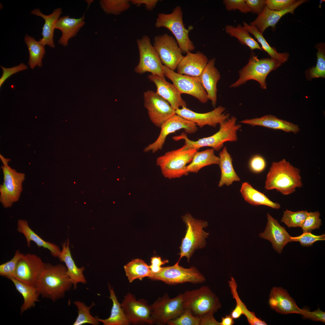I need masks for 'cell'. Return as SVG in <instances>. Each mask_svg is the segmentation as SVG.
Wrapping results in <instances>:
<instances>
[{
	"mask_svg": "<svg viewBox=\"0 0 325 325\" xmlns=\"http://www.w3.org/2000/svg\"><path fill=\"white\" fill-rule=\"evenodd\" d=\"M67 270V267L63 265L45 263L36 286L40 295L53 302L63 298L73 286Z\"/></svg>",
	"mask_w": 325,
	"mask_h": 325,
	"instance_id": "1",
	"label": "cell"
},
{
	"mask_svg": "<svg viewBox=\"0 0 325 325\" xmlns=\"http://www.w3.org/2000/svg\"><path fill=\"white\" fill-rule=\"evenodd\" d=\"M303 186L300 170L285 159L272 162L265 183L267 190H276L285 195Z\"/></svg>",
	"mask_w": 325,
	"mask_h": 325,
	"instance_id": "2",
	"label": "cell"
},
{
	"mask_svg": "<svg viewBox=\"0 0 325 325\" xmlns=\"http://www.w3.org/2000/svg\"><path fill=\"white\" fill-rule=\"evenodd\" d=\"M237 118L234 116L220 125L218 132L209 137L193 141L189 139L186 132L173 136L172 139L178 141L184 140V144L181 148L183 150H196L206 147H212L214 150L219 151L223 146L224 143L228 141L235 142L238 139L237 132L241 127L240 124H237Z\"/></svg>",
	"mask_w": 325,
	"mask_h": 325,
	"instance_id": "3",
	"label": "cell"
},
{
	"mask_svg": "<svg viewBox=\"0 0 325 325\" xmlns=\"http://www.w3.org/2000/svg\"><path fill=\"white\" fill-rule=\"evenodd\" d=\"M182 294L184 310L196 317L213 315L221 306L218 298L207 286L186 290Z\"/></svg>",
	"mask_w": 325,
	"mask_h": 325,
	"instance_id": "4",
	"label": "cell"
},
{
	"mask_svg": "<svg viewBox=\"0 0 325 325\" xmlns=\"http://www.w3.org/2000/svg\"><path fill=\"white\" fill-rule=\"evenodd\" d=\"M282 64L278 61L269 58L259 59L253 54L250 57L248 63L239 71V78L229 86L236 88L246 83L248 81L254 80L258 82L260 87L267 88L266 79L269 73L275 70Z\"/></svg>",
	"mask_w": 325,
	"mask_h": 325,
	"instance_id": "5",
	"label": "cell"
},
{
	"mask_svg": "<svg viewBox=\"0 0 325 325\" xmlns=\"http://www.w3.org/2000/svg\"><path fill=\"white\" fill-rule=\"evenodd\" d=\"M155 26L157 28L164 27L169 29L175 37L183 53L191 52L195 49V46L189 36V31L192 27L190 26L188 29L185 27L180 6H176L170 13H159Z\"/></svg>",
	"mask_w": 325,
	"mask_h": 325,
	"instance_id": "6",
	"label": "cell"
},
{
	"mask_svg": "<svg viewBox=\"0 0 325 325\" xmlns=\"http://www.w3.org/2000/svg\"><path fill=\"white\" fill-rule=\"evenodd\" d=\"M182 218L187 229L180 247V257L177 262L178 263L184 257H186L189 262L195 250L205 246L206 239L209 235L203 230L208 226L206 221L195 219L188 213L183 216Z\"/></svg>",
	"mask_w": 325,
	"mask_h": 325,
	"instance_id": "7",
	"label": "cell"
},
{
	"mask_svg": "<svg viewBox=\"0 0 325 325\" xmlns=\"http://www.w3.org/2000/svg\"><path fill=\"white\" fill-rule=\"evenodd\" d=\"M0 158L3 164L1 168L4 179L3 184L0 185V202L5 208H9L19 200L25 175L8 166L9 159L5 158L1 154Z\"/></svg>",
	"mask_w": 325,
	"mask_h": 325,
	"instance_id": "8",
	"label": "cell"
},
{
	"mask_svg": "<svg viewBox=\"0 0 325 325\" xmlns=\"http://www.w3.org/2000/svg\"><path fill=\"white\" fill-rule=\"evenodd\" d=\"M197 151L183 150L180 148L168 151L157 158L156 164L160 167L162 175L169 179L187 175V164L191 162Z\"/></svg>",
	"mask_w": 325,
	"mask_h": 325,
	"instance_id": "9",
	"label": "cell"
},
{
	"mask_svg": "<svg viewBox=\"0 0 325 325\" xmlns=\"http://www.w3.org/2000/svg\"><path fill=\"white\" fill-rule=\"evenodd\" d=\"M148 278L171 285L185 283L199 284L206 280L204 276L195 267L184 268L179 266L177 262L173 266L162 267L158 273H151Z\"/></svg>",
	"mask_w": 325,
	"mask_h": 325,
	"instance_id": "10",
	"label": "cell"
},
{
	"mask_svg": "<svg viewBox=\"0 0 325 325\" xmlns=\"http://www.w3.org/2000/svg\"><path fill=\"white\" fill-rule=\"evenodd\" d=\"M153 324L163 325L175 319L184 311L182 294L170 299L167 293L160 297L151 305Z\"/></svg>",
	"mask_w": 325,
	"mask_h": 325,
	"instance_id": "11",
	"label": "cell"
},
{
	"mask_svg": "<svg viewBox=\"0 0 325 325\" xmlns=\"http://www.w3.org/2000/svg\"><path fill=\"white\" fill-rule=\"evenodd\" d=\"M139 54V60L135 68V72L141 74L147 72L165 77L160 59L149 37L144 35L136 40Z\"/></svg>",
	"mask_w": 325,
	"mask_h": 325,
	"instance_id": "12",
	"label": "cell"
},
{
	"mask_svg": "<svg viewBox=\"0 0 325 325\" xmlns=\"http://www.w3.org/2000/svg\"><path fill=\"white\" fill-rule=\"evenodd\" d=\"M162 69L165 76L170 80L181 94L190 95L202 103L209 100L207 94L201 83L199 77H194L178 73L164 65Z\"/></svg>",
	"mask_w": 325,
	"mask_h": 325,
	"instance_id": "13",
	"label": "cell"
},
{
	"mask_svg": "<svg viewBox=\"0 0 325 325\" xmlns=\"http://www.w3.org/2000/svg\"><path fill=\"white\" fill-rule=\"evenodd\" d=\"M153 45L163 65L174 71L184 57L176 40L167 34L158 35Z\"/></svg>",
	"mask_w": 325,
	"mask_h": 325,
	"instance_id": "14",
	"label": "cell"
},
{
	"mask_svg": "<svg viewBox=\"0 0 325 325\" xmlns=\"http://www.w3.org/2000/svg\"><path fill=\"white\" fill-rule=\"evenodd\" d=\"M144 106L149 118L156 126L160 128L166 121L175 114V110L166 100L152 90L144 93Z\"/></svg>",
	"mask_w": 325,
	"mask_h": 325,
	"instance_id": "15",
	"label": "cell"
},
{
	"mask_svg": "<svg viewBox=\"0 0 325 325\" xmlns=\"http://www.w3.org/2000/svg\"><path fill=\"white\" fill-rule=\"evenodd\" d=\"M45 265V263L37 255L30 253L22 254L17 262L14 278L36 287Z\"/></svg>",
	"mask_w": 325,
	"mask_h": 325,
	"instance_id": "16",
	"label": "cell"
},
{
	"mask_svg": "<svg viewBox=\"0 0 325 325\" xmlns=\"http://www.w3.org/2000/svg\"><path fill=\"white\" fill-rule=\"evenodd\" d=\"M160 128V133L157 139L145 147L144 152L151 151L154 153L161 150L167 137L177 130L183 129L186 133L193 134L198 129L196 124L176 114L165 122Z\"/></svg>",
	"mask_w": 325,
	"mask_h": 325,
	"instance_id": "17",
	"label": "cell"
},
{
	"mask_svg": "<svg viewBox=\"0 0 325 325\" xmlns=\"http://www.w3.org/2000/svg\"><path fill=\"white\" fill-rule=\"evenodd\" d=\"M121 305L130 324H153L151 317V307L145 300H137L133 295L129 292L125 296Z\"/></svg>",
	"mask_w": 325,
	"mask_h": 325,
	"instance_id": "18",
	"label": "cell"
},
{
	"mask_svg": "<svg viewBox=\"0 0 325 325\" xmlns=\"http://www.w3.org/2000/svg\"><path fill=\"white\" fill-rule=\"evenodd\" d=\"M225 108L219 106L212 110L206 113L194 112L187 107H182L175 110V114L190 121L202 128L206 125L215 127L230 118L229 113L224 112Z\"/></svg>",
	"mask_w": 325,
	"mask_h": 325,
	"instance_id": "19",
	"label": "cell"
},
{
	"mask_svg": "<svg viewBox=\"0 0 325 325\" xmlns=\"http://www.w3.org/2000/svg\"><path fill=\"white\" fill-rule=\"evenodd\" d=\"M267 222L263 232L259 236L269 241L274 250L278 253H281L284 247L291 242V236L285 228L280 225L278 221L269 213L267 214Z\"/></svg>",
	"mask_w": 325,
	"mask_h": 325,
	"instance_id": "20",
	"label": "cell"
},
{
	"mask_svg": "<svg viewBox=\"0 0 325 325\" xmlns=\"http://www.w3.org/2000/svg\"><path fill=\"white\" fill-rule=\"evenodd\" d=\"M269 303L271 309L280 314H302L303 309L299 308L287 291L281 287H273L269 296Z\"/></svg>",
	"mask_w": 325,
	"mask_h": 325,
	"instance_id": "21",
	"label": "cell"
},
{
	"mask_svg": "<svg viewBox=\"0 0 325 325\" xmlns=\"http://www.w3.org/2000/svg\"><path fill=\"white\" fill-rule=\"evenodd\" d=\"M306 2L307 0H305L297 1L286 9L280 11L272 10L265 6L256 19L249 25L255 27L263 34L269 27L275 28L276 25L282 17L288 13L293 14L297 7Z\"/></svg>",
	"mask_w": 325,
	"mask_h": 325,
	"instance_id": "22",
	"label": "cell"
},
{
	"mask_svg": "<svg viewBox=\"0 0 325 325\" xmlns=\"http://www.w3.org/2000/svg\"><path fill=\"white\" fill-rule=\"evenodd\" d=\"M148 79L155 85L156 92L166 100L175 110L180 107H187L186 102L181 96V94L173 84L167 82L165 77L150 74Z\"/></svg>",
	"mask_w": 325,
	"mask_h": 325,
	"instance_id": "23",
	"label": "cell"
},
{
	"mask_svg": "<svg viewBox=\"0 0 325 325\" xmlns=\"http://www.w3.org/2000/svg\"><path fill=\"white\" fill-rule=\"evenodd\" d=\"M209 61L206 56L198 51L193 53L188 51L177 67L178 74L194 77H199Z\"/></svg>",
	"mask_w": 325,
	"mask_h": 325,
	"instance_id": "24",
	"label": "cell"
},
{
	"mask_svg": "<svg viewBox=\"0 0 325 325\" xmlns=\"http://www.w3.org/2000/svg\"><path fill=\"white\" fill-rule=\"evenodd\" d=\"M215 59L214 57L209 60L199 76L203 88L207 94L209 100L215 107L217 101V84L221 78L220 73L215 66Z\"/></svg>",
	"mask_w": 325,
	"mask_h": 325,
	"instance_id": "25",
	"label": "cell"
},
{
	"mask_svg": "<svg viewBox=\"0 0 325 325\" xmlns=\"http://www.w3.org/2000/svg\"><path fill=\"white\" fill-rule=\"evenodd\" d=\"M241 123L252 126H259L274 130H281L286 132L296 134L300 131L298 125L288 121L280 119L272 115H265L259 118L243 120Z\"/></svg>",
	"mask_w": 325,
	"mask_h": 325,
	"instance_id": "26",
	"label": "cell"
},
{
	"mask_svg": "<svg viewBox=\"0 0 325 325\" xmlns=\"http://www.w3.org/2000/svg\"><path fill=\"white\" fill-rule=\"evenodd\" d=\"M69 240L68 238L62 244V249L58 257L61 262H64L67 268V274L73 286V289L77 288L78 283L86 284L87 280L83 274L85 268H78L73 260L69 247Z\"/></svg>",
	"mask_w": 325,
	"mask_h": 325,
	"instance_id": "27",
	"label": "cell"
},
{
	"mask_svg": "<svg viewBox=\"0 0 325 325\" xmlns=\"http://www.w3.org/2000/svg\"><path fill=\"white\" fill-rule=\"evenodd\" d=\"M85 14L79 18H70L65 16L60 18L56 23L55 29L60 30L61 36L58 40V43L64 47L68 45L70 39L75 37L85 23Z\"/></svg>",
	"mask_w": 325,
	"mask_h": 325,
	"instance_id": "28",
	"label": "cell"
},
{
	"mask_svg": "<svg viewBox=\"0 0 325 325\" xmlns=\"http://www.w3.org/2000/svg\"><path fill=\"white\" fill-rule=\"evenodd\" d=\"M31 14L42 17L45 20V23L42 27V37L39 41L44 46L48 45L52 48H54L55 45L53 40L55 25L60 15L62 14L61 8L55 9L51 14H43L39 8L34 9Z\"/></svg>",
	"mask_w": 325,
	"mask_h": 325,
	"instance_id": "29",
	"label": "cell"
},
{
	"mask_svg": "<svg viewBox=\"0 0 325 325\" xmlns=\"http://www.w3.org/2000/svg\"><path fill=\"white\" fill-rule=\"evenodd\" d=\"M17 225V231L24 235L28 247H30V243L32 241L35 243L39 247H43L48 249L53 257H58L61 251L59 247L54 243L44 240L32 230L26 220L19 219Z\"/></svg>",
	"mask_w": 325,
	"mask_h": 325,
	"instance_id": "30",
	"label": "cell"
},
{
	"mask_svg": "<svg viewBox=\"0 0 325 325\" xmlns=\"http://www.w3.org/2000/svg\"><path fill=\"white\" fill-rule=\"evenodd\" d=\"M219 155L218 165L221 169V176L218 186L221 187L224 185L229 186L234 181H240V178L233 167L232 158L226 147H224Z\"/></svg>",
	"mask_w": 325,
	"mask_h": 325,
	"instance_id": "31",
	"label": "cell"
},
{
	"mask_svg": "<svg viewBox=\"0 0 325 325\" xmlns=\"http://www.w3.org/2000/svg\"><path fill=\"white\" fill-rule=\"evenodd\" d=\"M240 191L245 200L251 205H264L276 209L280 207L279 204L271 201L266 196L255 189L247 182L242 184Z\"/></svg>",
	"mask_w": 325,
	"mask_h": 325,
	"instance_id": "32",
	"label": "cell"
},
{
	"mask_svg": "<svg viewBox=\"0 0 325 325\" xmlns=\"http://www.w3.org/2000/svg\"><path fill=\"white\" fill-rule=\"evenodd\" d=\"M219 157L215 155L213 148L197 151L191 162L187 166L186 171L189 173H197L204 167L212 164L219 165Z\"/></svg>",
	"mask_w": 325,
	"mask_h": 325,
	"instance_id": "33",
	"label": "cell"
},
{
	"mask_svg": "<svg viewBox=\"0 0 325 325\" xmlns=\"http://www.w3.org/2000/svg\"><path fill=\"white\" fill-rule=\"evenodd\" d=\"M110 292L109 298L113 302L110 315L109 318L101 319L97 318V320L104 325H128L130 324L126 318L120 304L117 299L113 287L108 283Z\"/></svg>",
	"mask_w": 325,
	"mask_h": 325,
	"instance_id": "34",
	"label": "cell"
},
{
	"mask_svg": "<svg viewBox=\"0 0 325 325\" xmlns=\"http://www.w3.org/2000/svg\"><path fill=\"white\" fill-rule=\"evenodd\" d=\"M9 279L23 298V302L20 308V314L22 315L25 311L35 306V303L39 301L40 295L36 287L26 284L14 278Z\"/></svg>",
	"mask_w": 325,
	"mask_h": 325,
	"instance_id": "35",
	"label": "cell"
},
{
	"mask_svg": "<svg viewBox=\"0 0 325 325\" xmlns=\"http://www.w3.org/2000/svg\"><path fill=\"white\" fill-rule=\"evenodd\" d=\"M243 24L244 28L255 37L261 44L262 50L267 52L271 58L278 61L282 64L287 60L289 56L288 53L278 52L275 48L271 47L269 45L263 36V34L259 31L255 27L248 24L245 21L243 22Z\"/></svg>",
	"mask_w": 325,
	"mask_h": 325,
	"instance_id": "36",
	"label": "cell"
},
{
	"mask_svg": "<svg viewBox=\"0 0 325 325\" xmlns=\"http://www.w3.org/2000/svg\"><path fill=\"white\" fill-rule=\"evenodd\" d=\"M124 268L130 283L137 279L141 280L145 277H149L151 274L149 266L139 258L132 259L124 266Z\"/></svg>",
	"mask_w": 325,
	"mask_h": 325,
	"instance_id": "37",
	"label": "cell"
},
{
	"mask_svg": "<svg viewBox=\"0 0 325 325\" xmlns=\"http://www.w3.org/2000/svg\"><path fill=\"white\" fill-rule=\"evenodd\" d=\"M24 41L29 53V59L28 64L31 69L37 66H42V58L45 54V48L39 41L33 37L26 34L25 35Z\"/></svg>",
	"mask_w": 325,
	"mask_h": 325,
	"instance_id": "38",
	"label": "cell"
},
{
	"mask_svg": "<svg viewBox=\"0 0 325 325\" xmlns=\"http://www.w3.org/2000/svg\"><path fill=\"white\" fill-rule=\"evenodd\" d=\"M224 29L226 33L236 38L242 45H246L251 50H262L257 42L252 37L249 33L241 25L239 24L236 27L227 25Z\"/></svg>",
	"mask_w": 325,
	"mask_h": 325,
	"instance_id": "39",
	"label": "cell"
},
{
	"mask_svg": "<svg viewBox=\"0 0 325 325\" xmlns=\"http://www.w3.org/2000/svg\"><path fill=\"white\" fill-rule=\"evenodd\" d=\"M315 47L317 50V62L315 67H313L306 71L307 79L325 77V45L320 43L316 44Z\"/></svg>",
	"mask_w": 325,
	"mask_h": 325,
	"instance_id": "40",
	"label": "cell"
},
{
	"mask_svg": "<svg viewBox=\"0 0 325 325\" xmlns=\"http://www.w3.org/2000/svg\"><path fill=\"white\" fill-rule=\"evenodd\" d=\"M73 303L77 307L78 309V315L73 325H82L88 323L93 325H97L99 321L97 319V317H94L90 313L91 308L95 305L94 302H93L89 306H88L83 302L76 301Z\"/></svg>",
	"mask_w": 325,
	"mask_h": 325,
	"instance_id": "41",
	"label": "cell"
},
{
	"mask_svg": "<svg viewBox=\"0 0 325 325\" xmlns=\"http://www.w3.org/2000/svg\"><path fill=\"white\" fill-rule=\"evenodd\" d=\"M131 3L128 0H101L100 6L103 11L108 14L118 15L128 10Z\"/></svg>",
	"mask_w": 325,
	"mask_h": 325,
	"instance_id": "42",
	"label": "cell"
},
{
	"mask_svg": "<svg viewBox=\"0 0 325 325\" xmlns=\"http://www.w3.org/2000/svg\"><path fill=\"white\" fill-rule=\"evenodd\" d=\"M308 212L307 210L292 212L286 209L283 212L281 221L284 223L289 228H301Z\"/></svg>",
	"mask_w": 325,
	"mask_h": 325,
	"instance_id": "43",
	"label": "cell"
},
{
	"mask_svg": "<svg viewBox=\"0 0 325 325\" xmlns=\"http://www.w3.org/2000/svg\"><path fill=\"white\" fill-rule=\"evenodd\" d=\"M228 283L233 298L235 299L236 301V305H239L242 309L243 314H244L247 318L249 324L250 325H252L253 320L256 317L255 313L249 311L240 299L237 292V283L232 277H231V280L228 281Z\"/></svg>",
	"mask_w": 325,
	"mask_h": 325,
	"instance_id": "44",
	"label": "cell"
},
{
	"mask_svg": "<svg viewBox=\"0 0 325 325\" xmlns=\"http://www.w3.org/2000/svg\"><path fill=\"white\" fill-rule=\"evenodd\" d=\"M19 251L17 250L12 258L0 265V275L8 279L14 278L17 262L22 255Z\"/></svg>",
	"mask_w": 325,
	"mask_h": 325,
	"instance_id": "45",
	"label": "cell"
},
{
	"mask_svg": "<svg viewBox=\"0 0 325 325\" xmlns=\"http://www.w3.org/2000/svg\"><path fill=\"white\" fill-rule=\"evenodd\" d=\"M320 215L318 211L308 212L301 227L303 232H311L313 230L319 228L322 224Z\"/></svg>",
	"mask_w": 325,
	"mask_h": 325,
	"instance_id": "46",
	"label": "cell"
},
{
	"mask_svg": "<svg viewBox=\"0 0 325 325\" xmlns=\"http://www.w3.org/2000/svg\"><path fill=\"white\" fill-rule=\"evenodd\" d=\"M200 318L193 316L188 311L183 312L175 319L169 321V325H200Z\"/></svg>",
	"mask_w": 325,
	"mask_h": 325,
	"instance_id": "47",
	"label": "cell"
},
{
	"mask_svg": "<svg viewBox=\"0 0 325 325\" xmlns=\"http://www.w3.org/2000/svg\"><path fill=\"white\" fill-rule=\"evenodd\" d=\"M290 238L291 242H299L302 246H309L317 241L325 240V235H316L311 232H305L298 236H291Z\"/></svg>",
	"mask_w": 325,
	"mask_h": 325,
	"instance_id": "48",
	"label": "cell"
},
{
	"mask_svg": "<svg viewBox=\"0 0 325 325\" xmlns=\"http://www.w3.org/2000/svg\"><path fill=\"white\" fill-rule=\"evenodd\" d=\"M223 2L228 11L238 10L243 13L251 12L245 0H224Z\"/></svg>",
	"mask_w": 325,
	"mask_h": 325,
	"instance_id": "49",
	"label": "cell"
},
{
	"mask_svg": "<svg viewBox=\"0 0 325 325\" xmlns=\"http://www.w3.org/2000/svg\"><path fill=\"white\" fill-rule=\"evenodd\" d=\"M266 162L265 159L259 155H255L252 156L249 162V167L252 172L258 173L262 172L265 169Z\"/></svg>",
	"mask_w": 325,
	"mask_h": 325,
	"instance_id": "50",
	"label": "cell"
},
{
	"mask_svg": "<svg viewBox=\"0 0 325 325\" xmlns=\"http://www.w3.org/2000/svg\"><path fill=\"white\" fill-rule=\"evenodd\" d=\"M297 1L296 0H266V6L272 10L280 11L286 9Z\"/></svg>",
	"mask_w": 325,
	"mask_h": 325,
	"instance_id": "51",
	"label": "cell"
},
{
	"mask_svg": "<svg viewBox=\"0 0 325 325\" xmlns=\"http://www.w3.org/2000/svg\"><path fill=\"white\" fill-rule=\"evenodd\" d=\"M3 71L2 75L0 78V87H1L5 81L12 75L20 71L27 69L28 68L26 65L23 63L10 68H5L0 66Z\"/></svg>",
	"mask_w": 325,
	"mask_h": 325,
	"instance_id": "52",
	"label": "cell"
},
{
	"mask_svg": "<svg viewBox=\"0 0 325 325\" xmlns=\"http://www.w3.org/2000/svg\"><path fill=\"white\" fill-rule=\"evenodd\" d=\"M302 315L305 317L313 321L325 322V312L319 308L313 311L303 309Z\"/></svg>",
	"mask_w": 325,
	"mask_h": 325,
	"instance_id": "53",
	"label": "cell"
},
{
	"mask_svg": "<svg viewBox=\"0 0 325 325\" xmlns=\"http://www.w3.org/2000/svg\"><path fill=\"white\" fill-rule=\"evenodd\" d=\"M251 12L258 15L260 14L266 6L265 0H245Z\"/></svg>",
	"mask_w": 325,
	"mask_h": 325,
	"instance_id": "54",
	"label": "cell"
},
{
	"mask_svg": "<svg viewBox=\"0 0 325 325\" xmlns=\"http://www.w3.org/2000/svg\"><path fill=\"white\" fill-rule=\"evenodd\" d=\"M169 261L166 259L162 260L159 256H154L151 258V264L149 266L151 273H156L159 272L162 269V265L168 263Z\"/></svg>",
	"mask_w": 325,
	"mask_h": 325,
	"instance_id": "55",
	"label": "cell"
},
{
	"mask_svg": "<svg viewBox=\"0 0 325 325\" xmlns=\"http://www.w3.org/2000/svg\"><path fill=\"white\" fill-rule=\"evenodd\" d=\"M131 3L140 6L141 5H144L146 9L148 10L152 11L156 6L159 2L158 0H131Z\"/></svg>",
	"mask_w": 325,
	"mask_h": 325,
	"instance_id": "56",
	"label": "cell"
},
{
	"mask_svg": "<svg viewBox=\"0 0 325 325\" xmlns=\"http://www.w3.org/2000/svg\"><path fill=\"white\" fill-rule=\"evenodd\" d=\"M200 325H220L213 314L209 315L200 318Z\"/></svg>",
	"mask_w": 325,
	"mask_h": 325,
	"instance_id": "57",
	"label": "cell"
},
{
	"mask_svg": "<svg viewBox=\"0 0 325 325\" xmlns=\"http://www.w3.org/2000/svg\"><path fill=\"white\" fill-rule=\"evenodd\" d=\"M242 314H243V313L242 309L239 305H236L230 315L234 319H236L240 318Z\"/></svg>",
	"mask_w": 325,
	"mask_h": 325,
	"instance_id": "58",
	"label": "cell"
},
{
	"mask_svg": "<svg viewBox=\"0 0 325 325\" xmlns=\"http://www.w3.org/2000/svg\"><path fill=\"white\" fill-rule=\"evenodd\" d=\"M234 319L230 315H227L224 317H222L220 325H232L234 324Z\"/></svg>",
	"mask_w": 325,
	"mask_h": 325,
	"instance_id": "59",
	"label": "cell"
},
{
	"mask_svg": "<svg viewBox=\"0 0 325 325\" xmlns=\"http://www.w3.org/2000/svg\"><path fill=\"white\" fill-rule=\"evenodd\" d=\"M267 323L264 321L256 317L253 320L252 325H266Z\"/></svg>",
	"mask_w": 325,
	"mask_h": 325,
	"instance_id": "60",
	"label": "cell"
}]
</instances>
